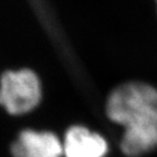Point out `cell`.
I'll return each instance as SVG.
<instances>
[{"instance_id": "obj_4", "label": "cell", "mask_w": 157, "mask_h": 157, "mask_svg": "<svg viewBox=\"0 0 157 157\" xmlns=\"http://www.w3.org/2000/svg\"><path fill=\"white\" fill-rule=\"evenodd\" d=\"M62 150L66 157H104L108 146L101 135L74 125L67 131Z\"/></svg>"}, {"instance_id": "obj_2", "label": "cell", "mask_w": 157, "mask_h": 157, "mask_svg": "<svg viewBox=\"0 0 157 157\" xmlns=\"http://www.w3.org/2000/svg\"><path fill=\"white\" fill-rule=\"evenodd\" d=\"M42 99V85L32 70L7 71L0 78V106L11 115L32 111Z\"/></svg>"}, {"instance_id": "obj_1", "label": "cell", "mask_w": 157, "mask_h": 157, "mask_svg": "<svg viewBox=\"0 0 157 157\" xmlns=\"http://www.w3.org/2000/svg\"><path fill=\"white\" fill-rule=\"evenodd\" d=\"M107 116L124 127L121 150L139 156L157 147V90L140 82L113 90L106 106Z\"/></svg>"}, {"instance_id": "obj_5", "label": "cell", "mask_w": 157, "mask_h": 157, "mask_svg": "<svg viewBox=\"0 0 157 157\" xmlns=\"http://www.w3.org/2000/svg\"><path fill=\"white\" fill-rule=\"evenodd\" d=\"M156 2H157V0H156Z\"/></svg>"}, {"instance_id": "obj_3", "label": "cell", "mask_w": 157, "mask_h": 157, "mask_svg": "<svg viewBox=\"0 0 157 157\" xmlns=\"http://www.w3.org/2000/svg\"><path fill=\"white\" fill-rule=\"evenodd\" d=\"M13 157H61L62 144L52 132L23 130L11 145Z\"/></svg>"}]
</instances>
